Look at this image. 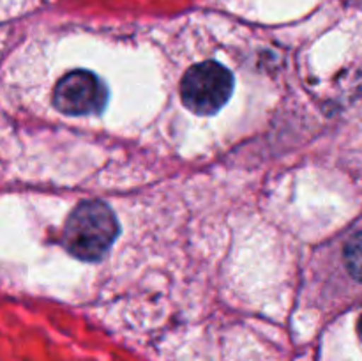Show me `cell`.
<instances>
[{"instance_id": "cell-1", "label": "cell", "mask_w": 362, "mask_h": 361, "mask_svg": "<svg viewBox=\"0 0 362 361\" xmlns=\"http://www.w3.org/2000/svg\"><path fill=\"white\" fill-rule=\"evenodd\" d=\"M119 234L115 214L99 200L81 202L67 218L64 244L71 255L94 262L106 255Z\"/></svg>"}, {"instance_id": "cell-2", "label": "cell", "mask_w": 362, "mask_h": 361, "mask_svg": "<svg viewBox=\"0 0 362 361\" xmlns=\"http://www.w3.org/2000/svg\"><path fill=\"white\" fill-rule=\"evenodd\" d=\"M233 92V76L225 66L205 60L189 67L180 81V98L198 115L216 113Z\"/></svg>"}, {"instance_id": "cell-3", "label": "cell", "mask_w": 362, "mask_h": 361, "mask_svg": "<svg viewBox=\"0 0 362 361\" xmlns=\"http://www.w3.org/2000/svg\"><path fill=\"white\" fill-rule=\"evenodd\" d=\"M108 101L106 85L90 71L76 69L60 78L53 91V105L66 115H90L101 112Z\"/></svg>"}, {"instance_id": "cell-4", "label": "cell", "mask_w": 362, "mask_h": 361, "mask_svg": "<svg viewBox=\"0 0 362 361\" xmlns=\"http://www.w3.org/2000/svg\"><path fill=\"white\" fill-rule=\"evenodd\" d=\"M345 264L350 275L362 282V232L354 234L345 244Z\"/></svg>"}, {"instance_id": "cell-5", "label": "cell", "mask_w": 362, "mask_h": 361, "mask_svg": "<svg viewBox=\"0 0 362 361\" xmlns=\"http://www.w3.org/2000/svg\"><path fill=\"white\" fill-rule=\"evenodd\" d=\"M357 331H359V336H361V340H362V315H361V319H359V324H357Z\"/></svg>"}]
</instances>
